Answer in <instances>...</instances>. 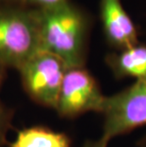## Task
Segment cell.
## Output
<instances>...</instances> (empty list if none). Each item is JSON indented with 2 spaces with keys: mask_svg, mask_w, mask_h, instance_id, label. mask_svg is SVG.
<instances>
[{
  "mask_svg": "<svg viewBox=\"0 0 146 147\" xmlns=\"http://www.w3.org/2000/svg\"><path fill=\"white\" fill-rule=\"evenodd\" d=\"M40 51L60 58L67 68L83 67L92 21L69 0L48 9H38Z\"/></svg>",
  "mask_w": 146,
  "mask_h": 147,
  "instance_id": "6da1fadb",
  "label": "cell"
},
{
  "mask_svg": "<svg viewBox=\"0 0 146 147\" xmlns=\"http://www.w3.org/2000/svg\"><path fill=\"white\" fill-rule=\"evenodd\" d=\"M39 51L38 9L0 6V65L18 70Z\"/></svg>",
  "mask_w": 146,
  "mask_h": 147,
  "instance_id": "7a4b0ae2",
  "label": "cell"
},
{
  "mask_svg": "<svg viewBox=\"0 0 146 147\" xmlns=\"http://www.w3.org/2000/svg\"><path fill=\"white\" fill-rule=\"evenodd\" d=\"M101 114L104 116L102 138L107 142L145 125L146 78L136 80L122 91L105 96Z\"/></svg>",
  "mask_w": 146,
  "mask_h": 147,
  "instance_id": "3957f363",
  "label": "cell"
},
{
  "mask_svg": "<svg viewBox=\"0 0 146 147\" xmlns=\"http://www.w3.org/2000/svg\"><path fill=\"white\" fill-rule=\"evenodd\" d=\"M67 70L60 58L44 51L36 52L18 69L27 95L37 105L54 110Z\"/></svg>",
  "mask_w": 146,
  "mask_h": 147,
  "instance_id": "277c9868",
  "label": "cell"
},
{
  "mask_svg": "<svg viewBox=\"0 0 146 147\" xmlns=\"http://www.w3.org/2000/svg\"><path fill=\"white\" fill-rule=\"evenodd\" d=\"M104 98L97 80L85 67L67 68L55 110L60 117L67 119L87 112L101 113Z\"/></svg>",
  "mask_w": 146,
  "mask_h": 147,
  "instance_id": "5b68a950",
  "label": "cell"
},
{
  "mask_svg": "<svg viewBox=\"0 0 146 147\" xmlns=\"http://www.w3.org/2000/svg\"><path fill=\"white\" fill-rule=\"evenodd\" d=\"M100 16L106 41L116 51L139 43L136 25L124 10L122 0H100Z\"/></svg>",
  "mask_w": 146,
  "mask_h": 147,
  "instance_id": "8992f818",
  "label": "cell"
},
{
  "mask_svg": "<svg viewBox=\"0 0 146 147\" xmlns=\"http://www.w3.org/2000/svg\"><path fill=\"white\" fill-rule=\"evenodd\" d=\"M105 64L117 79L146 78V44L138 43L105 56Z\"/></svg>",
  "mask_w": 146,
  "mask_h": 147,
  "instance_id": "52a82bcc",
  "label": "cell"
},
{
  "mask_svg": "<svg viewBox=\"0 0 146 147\" xmlns=\"http://www.w3.org/2000/svg\"><path fill=\"white\" fill-rule=\"evenodd\" d=\"M71 139L66 133L44 126H32L18 131L9 147H70Z\"/></svg>",
  "mask_w": 146,
  "mask_h": 147,
  "instance_id": "ba28073f",
  "label": "cell"
},
{
  "mask_svg": "<svg viewBox=\"0 0 146 147\" xmlns=\"http://www.w3.org/2000/svg\"><path fill=\"white\" fill-rule=\"evenodd\" d=\"M13 111L0 102V147L7 143V135L11 128Z\"/></svg>",
  "mask_w": 146,
  "mask_h": 147,
  "instance_id": "9c48e42d",
  "label": "cell"
},
{
  "mask_svg": "<svg viewBox=\"0 0 146 147\" xmlns=\"http://www.w3.org/2000/svg\"><path fill=\"white\" fill-rule=\"evenodd\" d=\"M68 0H28V3L33 5L36 9H48L61 5Z\"/></svg>",
  "mask_w": 146,
  "mask_h": 147,
  "instance_id": "30bf717a",
  "label": "cell"
},
{
  "mask_svg": "<svg viewBox=\"0 0 146 147\" xmlns=\"http://www.w3.org/2000/svg\"><path fill=\"white\" fill-rule=\"evenodd\" d=\"M108 142H109L101 137L98 140H87L83 143V147H108Z\"/></svg>",
  "mask_w": 146,
  "mask_h": 147,
  "instance_id": "8fae6325",
  "label": "cell"
},
{
  "mask_svg": "<svg viewBox=\"0 0 146 147\" xmlns=\"http://www.w3.org/2000/svg\"><path fill=\"white\" fill-rule=\"evenodd\" d=\"M5 70H6V68L0 65V88H1L3 82H4V80H5V76H6Z\"/></svg>",
  "mask_w": 146,
  "mask_h": 147,
  "instance_id": "7c38bea8",
  "label": "cell"
},
{
  "mask_svg": "<svg viewBox=\"0 0 146 147\" xmlns=\"http://www.w3.org/2000/svg\"><path fill=\"white\" fill-rule=\"evenodd\" d=\"M141 147H146V138L143 140H142V142H141Z\"/></svg>",
  "mask_w": 146,
  "mask_h": 147,
  "instance_id": "4fadbf2b",
  "label": "cell"
},
{
  "mask_svg": "<svg viewBox=\"0 0 146 147\" xmlns=\"http://www.w3.org/2000/svg\"><path fill=\"white\" fill-rule=\"evenodd\" d=\"M13 1H17V2H21V3H25V2H27L28 0H13Z\"/></svg>",
  "mask_w": 146,
  "mask_h": 147,
  "instance_id": "5bb4252c",
  "label": "cell"
},
{
  "mask_svg": "<svg viewBox=\"0 0 146 147\" xmlns=\"http://www.w3.org/2000/svg\"><path fill=\"white\" fill-rule=\"evenodd\" d=\"M3 1V0H0V4H1V2Z\"/></svg>",
  "mask_w": 146,
  "mask_h": 147,
  "instance_id": "9a60e30c",
  "label": "cell"
}]
</instances>
